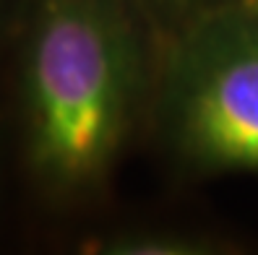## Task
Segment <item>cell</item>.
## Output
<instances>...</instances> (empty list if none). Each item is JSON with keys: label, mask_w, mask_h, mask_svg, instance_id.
Masks as SVG:
<instances>
[{"label": "cell", "mask_w": 258, "mask_h": 255, "mask_svg": "<svg viewBox=\"0 0 258 255\" xmlns=\"http://www.w3.org/2000/svg\"><path fill=\"white\" fill-rule=\"evenodd\" d=\"M131 102V52L104 0H47L26 55L29 156L57 188H84L110 164Z\"/></svg>", "instance_id": "1"}, {"label": "cell", "mask_w": 258, "mask_h": 255, "mask_svg": "<svg viewBox=\"0 0 258 255\" xmlns=\"http://www.w3.org/2000/svg\"><path fill=\"white\" fill-rule=\"evenodd\" d=\"M185 151L219 169L258 172V19L248 11L201 26L180 52L172 89Z\"/></svg>", "instance_id": "2"}, {"label": "cell", "mask_w": 258, "mask_h": 255, "mask_svg": "<svg viewBox=\"0 0 258 255\" xmlns=\"http://www.w3.org/2000/svg\"><path fill=\"white\" fill-rule=\"evenodd\" d=\"M110 252H146V255H157V252H196L190 239H177V237H125L120 242H112Z\"/></svg>", "instance_id": "3"}, {"label": "cell", "mask_w": 258, "mask_h": 255, "mask_svg": "<svg viewBox=\"0 0 258 255\" xmlns=\"http://www.w3.org/2000/svg\"><path fill=\"white\" fill-rule=\"evenodd\" d=\"M248 13H250V16H255L258 19V0H250V3H248V8H245Z\"/></svg>", "instance_id": "4"}, {"label": "cell", "mask_w": 258, "mask_h": 255, "mask_svg": "<svg viewBox=\"0 0 258 255\" xmlns=\"http://www.w3.org/2000/svg\"><path fill=\"white\" fill-rule=\"evenodd\" d=\"M177 3H193V0H177Z\"/></svg>", "instance_id": "5"}]
</instances>
